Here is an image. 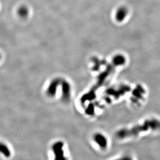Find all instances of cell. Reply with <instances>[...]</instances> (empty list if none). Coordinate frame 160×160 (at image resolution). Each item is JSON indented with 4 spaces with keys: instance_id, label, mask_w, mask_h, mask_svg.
I'll use <instances>...</instances> for the list:
<instances>
[{
    "instance_id": "cell-1",
    "label": "cell",
    "mask_w": 160,
    "mask_h": 160,
    "mask_svg": "<svg viewBox=\"0 0 160 160\" xmlns=\"http://www.w3.org/2000/svg\"><path fill=\"white\" fill-rule=\"evenodd\" d=\"M64 143L61 141L55 142L52 146L54 154V160H68L63 150Z\"/></svg>"
},
{
    "instance_id": "cell-2",
    "label": "cell",
    "mask_w": 160,
    "mask_h": 160,
    "mask_svg": "<svg viewBox=\"0 0 160 160\" xmlns=\"http://www.w3.org/2000/svg\"><path fill=\"white\" fill-rule=\"evenodd\" d=\"M94 141L102 149H105L107 147V139L106 137L101 133H97L93 136Z\"/></svg>"
},
{
    "instance_id": "cell-3",
    "label": "cell",
    "mask_w": 160,
    "mask_h": 160,
    "mask_svg": "<svg viewBox=\"0 0 160 160\" xmlns=\"http://www.w3.org/2000/svg\"><path fill=\"white\" fill-rule=\"evenodd\" d=\"M128 15V9L125 6H121L118 8L116 13V18L118 21H122Z\"/></svg>"
},
{
    "instance_id": "cell-4",
    "label": "cell",
    "mask_w": 160,
    "mask_h": 160,
    "mask_svg": "<svg viewBox=\"0 0 160 160\" xmlns=\"http://www.w3.org/2000/svg\"><path fill=\"white\" fill-rule=\"evenodd\" d=\"M0 151L2 154H3V156L5 157H9L11 156V152L9 148L8 147L7 145L3 144V142H1V146H0Z\"/></svg>"
}]
</instances>
